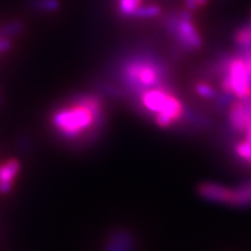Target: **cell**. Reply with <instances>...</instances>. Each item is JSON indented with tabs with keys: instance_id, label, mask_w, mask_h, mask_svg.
I'll return each instance as SVG.
<instances>
[{
	"instance_id": "cell-12",
	"label": "cell",
	"mask_w": 251,
	"mask_h": 251,
	"mask_svg": "<svg viewBox=\"0 0 251 251\" xmlns=\"http://www.w3.org/2000/svg\"><path fill=\"white\" fill-rule=\"evenodd\" d=\"M139 6L141 0H119V11L125 17H133Z\"/></svg>"
},
{
	"instance_id": "cell-4",
	"label": "cell",
	"mask_w": 251,
	"mask_h": 251,
	"mask_svg": "<svg viewBox=\"0 0 251 251\" xmlns=\"http://www.w3.org/2000/svg\"><path fill=\"white\" fill-rule=\"evenodd\" d=\"M190 12L188 9H184L180 13H178L177 26L172 33V36L177 40L178 45L186 51L199 49L202 45L201 37L194 27Z\"/></svg>"
},
{
	"instance_id": "cell-13",
	"label": "cell",
	"mask_w": 251,
	"mask_h": 251,
	"mask_svg": "<svg viewBox=\"0 0 251 251\" xmlns=\"http://www.w3.org/2000/svg\"><path fill=\"white\" fill-rule=\"evenodd\" d=\"M196 92L198 96L202 97L205 99H215L218 97V93H216L214 87L206 83H198L196 86Z\"/></svg>"
},
{
	"instance_id": "cell-19",
	"label": "cell",
	"mask_w": 251,
	"mask_h": 251,
	"mask_svg": "<svg viewBox=\"0 0 251 251\" xmlns=\"http://www.w3.org/2000/svg\"><path fill=\"white\" fill-rule=\"evenodd\" d=\"M246 102H247V105H248V108H249V111H250V114H251V96L249 97V98H247V99H246Z\"/></svg>"
},
{
	"instance_id": "cell-2",
	"label": "cell",
	"mask_w": 251,
	"mask_h": 251,
	"mask_svg": "<svg viewBox=\"0 0 251 251\" xmlns=\"http://www.w3.org/2000/svg\"><path fill=\"white\" fill-rule=\"evenodd\" d=\"M121 79L128 90L141 94L147 90L166 86L168 68L155 55L135 54L122 63Z\"/></svg>"
},
{
	"instance_id": "cell-15",
	"label": "cell",
	"mask_w": 251,
	"mask_h": 251,
	"mask_svg": "<svg viewBox=\"0 0 251 251\" xmlns=\"http://www.w3.org/2000/svg\"><path fill=\"white\" fill-rule=\"evenodd\" d=\"M24 29V25L21 23H18V21H14V23H9L1 28V34L4 37H11L13 35H18L21 30Z\"/></svg>"
},
{
	"instance_id": "cell-9",
	"label": "cell",
	"mask_w": 251,
	"mask_h": 251,
	"mask_svg": "<svg viewBox=\"0 0 251 251\" xmlns=\"http://www.w3.org/2000/svg\"><path fill=\"white\" fill-rule=\"evenodd\" d=\"M251 203V181L233 190V198L230 205L244 206Z\"/></svg>"
},
{
	"instance_id": "cell-16",
	"label": "cell",
	"mask_w": 251,
	"mask_h": 251,
	"mask_svg": "<svg viewBox=\"0 0 251 251\" xmlns=\"http://www.w3.org/2000/svg\"><path fill=\"white\" fill-rule=\"evenodd\" d=\"M240 56L244 59V62H246L247 69H248V71H249V74H250V76H251V51L250 52H247V54L240 55Z\"/></svg>"
},
{
	"instance_id": "cell-10",
	"label": "cell",
	"mask_w": 251,
	"mask_h": 251,
	"mask_svg": "<svg viewBox=\"0 0 251 251\" xmlns=\"http://www.w3.org/2000/svg\"><path fill=\"white\" fill-rule=\"evenodd\" d=\"M30 7L37 12L51 13L58 11L59 1L58 0H30Z\"/></svg>"
},
{
	"instance_id": "cell-20",
	"label": "cell",
	"mask_w": 251,
	"mask_h": 251,
	"mask_svg": "<svg viewBox=\"0 0 251 251\" xmlns=\"http://www.w3.org/2000/svg\"><path fill=\"white\" fill-rule=\"evenodd\" d=\"M198 6H205L207 4V0H197Z\"/></svg>"
},
{
	"instance_id": "cell-18",
	"label": "cell",
	"mask_w": 251,
	"mask_h": 251,
	"mask_svg": "<svg viewBox=\"0 0 251 251\" xmlns=\"http://www.w3.org/2000/svg\"><path fill=\"white\" fill-rule=\"evenodd\" d=\"M246 141L247 142H249L251 144V125L249 126V128H248L247 131H246Z\"/></svg>"
},
{
	"instance_id": "cell-5",
	"label": "cell",
	"mask_w": 251,
	"mask_h": 251,
	"mask_svg": "<svg viewBox=\"0 0 251 251\" xmlns=\"http://www.w3.org/2000/svg\"><path fill=\"white\" fill-rule=\"evenodd\" d=\"M228 121L231 129L237 133H246L251 125V114L246 99H237L229 105Z\"/></svg>"
},
{
	"instance_id": "cell-1",
	"label": "cell",
	"mask_w": 251,
	"mask_h": 251,
	"mask_svg": "<svg viewBox=\"0 0 251 251\" xmlns=\"http://www.w3.org/2000/svg\"><path fill=\"white\" fill-rule=\"evenodd\" d=\"M52 126L67 141L92 140L102 128V102L98 96L83 94L54 113Z\"/></svg>"
},
{
	"instance_id": "cell-3",
	"label": "cell",
	"mask_w": 251,
	"mask_h": 251,
	"mask_svg": "<svg viewBox=\"0 0 251 251\" xmlns=\"http://www.w3.org/2000/svg\"><path fill=\"white\" fill-rule=\"evenodd\" d=\"M219 72L222 77L224 93L236 99H247L251 96V76L244 59L238 56H226L219 63Z\"/></svg>"
},
{
	"instance_id": "cell-14",
	"label": "cell",
	"mask_w": 251,
	"mask_h": 251,
	"mask_svg": "<svg viewBox=\"0 0 251 251\" xmlns=\"http://www.w3.org/2000/svg\"><path fill=\"white\" fill-rule=\"evenodd\" d=\"M235 152H236V155L241 159L248 163L251 158V144L247 142L246 140L241 141V142L236 143V146H235Z\"/></svg>"
},
{
	"instance_id": "cell-11",
	"label": "cell",
	"mask_w": 251,
	"mask_h": 251,
	"mask_svg": "<svg viewBox=\"0 0 251 251\" xmlns=\"http://www.w3.org/2000/svg\"><path fill=\"white\" fill-rule=\"evenodd\" d=\"M161 13V8L156 5H147V6H139L133 17L140 18V19H147V18H155Z\"/></svg>"
},
{
	"instance_id": "cell-7",
	"label": "cell",
	"mask_w": 251,
	"mask_h": 251,
	"mask_svg": "<svg viewBox=\"0 0 251 251\" xmlns=\"http://www.w3.org/2000/svg\"><path fill=\"white\" fill-rule=\"evenodd\" d=\"M20 170V163L17 159H8L0 165V192L8 193L13 186V181Z\"/></svg>"
},
{
	"instance_id": "cell-8",
	"label": "cell",
	"mask_w": 251,
	"mask_h": 251,
	"mask_svg": "<svg viewBox=\"0 0 251 251\" xmlns=\"http://www.w3.org/2000/svg\"><path fill=\"white\" fill-rule=\"evenodd\" d=\"M105 251H133L130 236L126 233L114 234L112 240L106 246Z\"/></svg>"
},
{
	"instance_id": "cell-17",
	"label": "cell",
	"mask_w": 251,
	"mask_h": 251,
	"mask_svg": "<svg viewBox=\"0 0 251 251\" xmlns=\"http://www.w3.org/2000/svg\"><path fill=\"white\" fill-rule=\"evenodd\" d=\"M185 5H186L188 11H194L198 8L197 0H185Z\"/></svg>"
},
{
	"instance_id": "cell-6",
	"label": "cell",
	"mask_w": 251,
	"mask_h": 251,
	"mask_svg": "<svg viewBox=\"0 0 251 251\" xmlns=\"http://www.w3.org/2000/svg\"><path fill=\"white\" fill-rule=\"evenodd\" d=\"M199 194L203 199L212 202L231 203L233 190L216 183H203L199 186Z\"/></svg>"
}]
</instances>
